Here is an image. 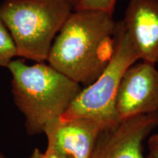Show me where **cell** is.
<instances>
[{"label":"cell","mask_w":158,"mask_h":158,"mask_svg":"<svg viewBox=\"0 0 158 158\" xmlns=\"http://www.w3.org/2000/svg\"><path fill=\"white\" fill-rule=\"evenodd\" d=\"M149 155L147 158H158V133L151 135L148 141Z\"/></svg>","instance_id":"obj_12"},{"label":"cell","mask_w":158,"mask_h":158,"mask_svg":"<svg viewBox=\"0 0 158 158\" xmlns=\"http://www.w3.org/2000/svg\"><path fill=\"white\" fill-rule=\"evenodd\" d=\"M118 122L158 112V70L152 63H135L124 73L116 97Z\"/></svg>","instance_id":"obj_5"},{"label":"cell","mask_w":158,"mask_h":158,"mask_svg":"<svg viewBox=\"0 0 158 158\" xmlns=\"http://www.w3.org/2000/svg\"><path fill=\"white\" fill-rule=\"evenodd\" d=\"M29 158H66L64 156L59 154V152L55 151V150L48 148L44 152H42L40 150L36 148L33 150L32 153L29 156Z\"/></svg>","instance_id":"obj_11"},{"label":"cell","mask_w":158,"mask_h":158,"mask_svg":"<svg viewBox=\"0 0 158 158\" xmlns=\"http://www.w3.org/2000/svg\"><path fill=\"white\" fill-rule=\"evenodd\" d=\"M158 126V112L118 122L102 130L91 158H147L143 142Z\"/></svg>","instance_id":"obj_6"},{"label":"cell","mask_w":158,"mask_h":158,"mask_svg":"<svg viewBox=\"0 0 158 158\" xmlns=\"http://www.w3.org/2000/svg\"><path fill=\"white\" fill-rule=\"evenodd\" d=\"M73 10L68 0H4L0 18L13 40L17 56L45 62Z\"/></svg>","instance_id":"obj_3"},{"label":"cell","mask_w":158,"mask_h":158,"mask_svg":"<svg viewBox=\"0 0 158 158\" xmlns=\"http://www.w3.org/2000/svg\"><path fill=\"white\" fill-rule=\"evenodd\" d=\"M68 1L71 4V5L73 7V9H75L76 6L78 5L79 2H81V0H68Z\"/></svg>","instance_id":"obj_13"},{"label":"cell","mask_w":158,"mask_h":158,"mask_svg":"<svg viewBox=\"0 0 158 158\" xmlns=\"http://www.w3.org/2000/svg\"><path fill=\"white\" fill-rule=\"evenodd\" d=\"M102 124L89 118L62 121L60 118L45 126L43 133L48 148L66 158H91L102 130Z\"/></svg>","instance_id":"obj_7"},{"label":"cell","mask_w":158,"mask_h":158,"mask_svg":"<svg viewBox=\"0 0 158 158\" xmlns=\"http://www.w3.org/2000/svg\"><path fill=\"white\" fill-rule=\"evenodd\" d=\"M117 0H81L74 10H96L113 13Z\"/></svg>","instance_id":"obj_10"},{"label":"cell","mask_w":158,"mask_h":158,"mask_svg":"<svg viewBox=\"0 0 158 158\" xmlns=\"http://www.w3.org/2000/svg\"><path fill=\"white\" fill-rule=\"evenodd\" d=\"M139 60L137 51L122 21L117 22L115 47L110 62L100 76L82 89L60 120L89 118L106 128L118 123L115 109L117 91L124 73Z\"/></svg>","instance_id":"obj_4"},{"label":"cell","mask_w":158,"mask_h":158,"mask_svg":"<svg viewBox=\"0 0 158 158\" xmlns=\"http://www.w3.org/2000/svg\"><path fill=\"white\" fill-rule=\"evenodd\" d=\"M122 21L139 60L158 63V0H129Z\"/></svg>","instance_id":"obj_8"},{"label":"cell","mask_w":158,"mask_h":158,"mask_svg":"<svg viewBox=\"0 0 158 158\" xmlns=\"http://www.w3.org/2000/svg\"><path fill=\"white\" fill-rule=\"evenodd\" d=\"M0 158H5V157L2 155V154L1 152H0Z\"/></svg>","instance_id":"obj_14"},{"label":"cell","mask_w":158,"mask_h":158,"mask_svg":"<svg viewBox=\"0 0 158 158\" xmlns=\"http://www.w3.org/2000/svg\"><path fill=\"white\" fill-rule=\"evenodd\" d=\"M17 56L15 43L2 20L0 18V67H6Z\"/></svg>","instance_id":"obj_9"},{"label":"cell","mask_w":158,"mask_h":158,"mask_svg":"<svg viewBox=\"0 0 158 158\" xmlns=\"http://www.w3.org/2000/svg\"><path fill=\"white\" fill-rule=\"evenodd\" d=\"M117 22L108 12L73 10L55 37L48 64L79 84H92L113 55Z\"/></svg>","instance_id":"obj_1"},{"label":"cell","mask_w":158,"mask_h":158,"mask_svg":"<svg viewBox=\"0 0 158 158\" xmlns=\"http://www.w3.org/2000/svg\"><path fill=\"white\" fill-rule=\"evenodd\" d=\"M12 76L15 103L25 117L27 133H42L45 126L58 119L82 90L74 81L45 62L29 65L15 59L7 65Z\"/></svg>","instance_id":"obj_2"}]
</instances>
